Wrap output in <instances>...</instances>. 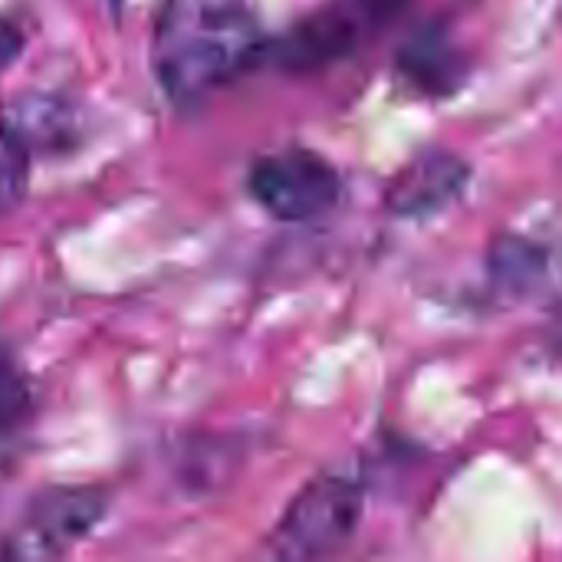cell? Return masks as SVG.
I'll use <instances>...</instances> for the list:
<instances>
[{
    "label": "cell",
    "instance_id": "1",
    "mask_svg": "<svg viewBox=\"0 0 562 562\" xmlns=\"http://www.w3.org/2000/svg\"><path fill=\"white\" fill-rule=\"evenodd\" d=\"M267 33L247 0H165L151 69L165 99L191 109L267 59Z\"/></svg>",
    "mask_w": 562,
    "mask_h": 562
},
{
    "label": "cell",
    "instance_id": "9",
    "mask_svg": "<svg viewBox=\"0 0 562 562\" xmlns=\"http://www.w3.org/2000/svg\"><path fill=\"white\" fill-rule=\"evenodd\" d=\"M36 415V392L16 356L0 346V464L16 454Z\"/></svg>",
    "mask_w": 562,
    "mask_h": 562
},
{
    "label": "cell",
    "instance_id": "5",
    "mask_svg": "<svg viewBox=\"0 0 562 562\" xmlns=\"http://www.w3.org/2000/svg\"><path fill=\"white\" fill-rule=\"evenodd\" d=\"M109 514V494L102 487L59 484L40 491L20 524L7 533L3 560H53L79 547Z\"/></svg>",
    "mask_w": 562,
    "mask_h": 562
},
{
    "label": "cell",
    "instance_id": "7",
    "mask_svg": "<svg viewBox=\"0 0 562 562\" xmlns=\"http://www.w3.org/2000/svg\"><path fill=\"white\" fill-rule=\"evenodd\" d=\"M464 181H468V165L461 158L448 151H425L395 178L389 191V204L392 211L408 217L435 214L464 191Z\"/></svg>",
    "mask_w": 562,
    "mask_h": 562
},
{
    "label": "cell",
    "instance_id": "12",
    "mask_svg": "<svg viewBox=\"0 0 562 562\" xmlns=\"http://www.w3.org/2000/svg\"><path fill=\"white\" fill-rule=\"evenodd\" d=\"M20 53H23V30L0 16V76L16 63Z\"/></svg>",
    "mask_w": 562,
    "mask_h": 562
},
{
    "label": "cell",
    "instance_id": "10",
    "mask_svg": "<svg viewBox=\"0 0 562 562\" xmlns=\"http://www.w3.org/2000/svg\"><path fill=\"white\" fill-rule=\"evenodd\" d=\"M494 277L507 290L520 293V290L540 283V277H543V254L533 244H527V240H507V244H501L494 250Z\"/></svg>",
    "mask_w": 562,
    "mask_h": 562
},
{
    "label": "cell",
    "instance_id": "6",
    "mask_svg": "<svg viewBox=\"0 0 562 562\" xmlns=\"http://www.w3.org/2000/svg\"><path fill=\"white\" fill-rule=\"evenodd\" d=\"M0 128L33 158L79 142V109L53 92H26L0 112Z\"/></svg>",
    "mask_w": 562,
    "mask_h": 562
},
{
    "label": "cell",
    "instance_id": "3",
    "mask_svg": "<svg viewBox=\"0 0 562 562\" xmlns=\"http://www.w3.org/2000/svg\"><path fill=\"white\" fill-rule=\"evenodd\" d=\"M405 0H329L283 36L270 40L267 59L286 72H313L362 49Z\"/></svg>",
    "mask_w": 562,
    "mask_h": 562
},
{
    "label": "cell",
    "instance_id": "8",
    "mask_svg": "<svg viewBox=\"0 0 562 562\" xmlns=\"http://www.w3.org/2000/svg\"><path fill=\"white\" fill-rule=\"evenodd\" d=\"M398 72L418 92L448 95L464 82V59L454 49L451 36L438 23H428L415 30L398 49Z\"/></svg>",
    "mask_w": 562,
    "mask_h": 562
},
{
    "label": "cell",
    "instance_id": "4",
    "mask_svg": "<svg viewBox=\"0 0 562 562\" xmlns=\"http://www.w3.org/2000/svg\"><path fill=\"white\" fill-rule=\"evenodd\" d=\"M247 191L283 224H306L329 214L342 194V178L329 158L313 148H283L250 165Z\"/></svg>",
    "mask_w": 562,
    "mask_h": 562
},
{
    "label": "cell",
    "instance_id": "11",
    "mask_svg": "<svg viewBox=\"0 0 562 562\" xmlns=\"http://www.w3.org/2000/svg\"><path fill=\"white\" fill-rule=\"evenodd\" d=\"M30 184V155L0 128V217L10 214Z\"/></svg>",
    "mask_w": 562,
    "mask_h": 562
},
{
    "label": "cell",
    "instance_id": "2",
    "mask_svg": "<svg viewBox=\"0 0 562 562\" xmlns=\"http://www.w3.org/2000/svg\"><path fill=\"white\" fill-rule=\"evenodd\" d=\"M366 487L352 474H323L310 481L270 533V553L280 560H323L339 553L359 530Z\"/></svg>",
    "mask_w": 562,
    "mask_h": 562
}]
</instances>
